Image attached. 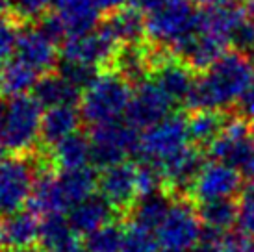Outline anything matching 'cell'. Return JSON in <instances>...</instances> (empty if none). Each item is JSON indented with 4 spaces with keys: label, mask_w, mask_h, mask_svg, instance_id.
Returning <instances> with one entry per match:
<instances>
[{
    "label": "cell",
    "mask_w": 254,
    "mask_h": 252,
    "mask_svg": "<svg viewBox=\"0 0 254 252\" xmlns=\"http://www.w3.org/2000/svg\"><path fill=\"white\" fill-rule=\"evenodd\" d=\"M254 80V63L240 50L226 52L212 67L197 76L186 106L195 110L228 112L238 104Z\"/></svg>",
    "instance_id": "6da1fadb"
},
{
    "label": "cell",
    "mask_w": 254,
    "mask_h": 252,
    "mask_svg": "<svg viewBox=\"0 0 254 252\" xmlns=\"http://www.w3.org/2000/svg\"><path fill=\"white\" fill-rule=\"evenodd\" d=\"M132 95V84L127 78L121 76L117 70H100L80 95L78 110L82 113V121L91 128L117 123L123 117H127Z\"/></svg>",
    "instance_id": "7a4b0ae2"
},
{
    "label": "cell",
    "mask_w": 254,
    "mask_h": 252,
    "mask_svg": "<svg viewBox=\"0 0 254 252\" xmlns=\"http://www.w3.org/2000/svg\"><path fill=\"white\" fill-rule=\"evenodd\" d=\"M43 106L34 95L0 102V147L7 154H32L41 143Z\"/></svg>",
    "instance_id": "3957f363"
},
{
    "label": "cell",
    "mask_w": 254,
    "mask_h": 252,
    "mask_svg": "<svg viewBox=\"0 0 254 252\" xmlns=\"http://www.w3.org/2000/svg\"><path fill=\"white\" fill-rule=\"evenodd\" d=\"M49 169L52 165L41 148L32 154H7L0 158V217L26 208L37 176Z\"/></svg>",
    "instance_id": "277c9868"
},
{
    "label": "cell",
    "mask_w": 254,
    "mask_h": 252,
    "mask_svg": "<svg viewBox=\"0 0 254 252\" xmlns=\"http://www.w3.org/2000/svg\"><path fill=\"white\" fill-rule=\"evenodd\" d=\"M147 15V39L156 49L175 52L198 26L193 0H163Z\"/></svg>",
    "instance_id": "5b68a950"
},
{
    "label": "cell",
    "mask_w": 254,
    "mask_h": 252,
    "mask_svg": "<svg viewBox=\"0 0 254 252\" xmlns=\"http://www.w3.org/2000/svg\"><path fill=\"white\" fill-rule=\"evenodd\" d=\"M91 141V165L95 169H108L139 156L141 133L130 123H108L93 126L89 132Z\"/></svg>",
    "instance_id": "8992f818"
},
{
    "label": "cell",
    "mask_w": 254,
    "mask_h": 252,
    "mask_svg": "<svg viewBox=\"0 0 254 252\" xmlns=\"http://www.w3.org/2000/svg\"><path fill=\"white\" fill-rule=\"evenodd\" d=\"M204 232L197 206L190 196H177L167 217L154 232L160 249L190 252Z\"/></svg>",
    "instance_id": "52a82bcc"
},
{
    "label": "cell",
    "mask_w": 254,
    "mask_h": 252,
    "mask_svg": "<svg viewBox=\"0 0 254 252\" xmlns=\"http://www.w3.org/2000/svg\"><path fill=\"white\" fill-rule=\"evenodd\" d=\"M119 49V43L115 41L102 26H99L87 34L67 37L62 43L60 60L85 65V67H91L97 70H108L113 69Z\"/></svg>",
    "instance_id": "ba28073f"
},
{
    "label": "cell",
    "mask_w": 254,
    "mask_h": 252,
    "mask_svg": "<svg viewBox=\"0 0 254 252\" xmlns=\"http://www.w3.org/2000/svg\"><path fill=\"white\" fill-rule=\"evenodd\" d=\"M188 132V115L171 113L160 123L148 126L141 132L139 141V156L143 160L160 163L171 156L180 152L190 145Z\"/></svg>",
    "instance_id": "9c48e42d"
},
{
    "label": "cell",
    "mask_w": 254,
    "mask_h": 252,
    "mask_svg": "<svg viewBox=\"0 0 254 252\" xmlns=\"http://www.w3.org/2000/svg\"><path fill=\"white\" fill-rule=\"evenodd\" d=\"M206 156L212 161H221L243 171L254 156V139L249 121L230 115L221 135L206 148Z\"/></svg>",
    "instance_id": "30bf717a"
},
{
    "label": "cell",
    "mask_w": 254,
    "mask_h": 252,
    "mask_svg": "<svg viewBox=\"0 0 254 252\" xmlns=\"http://www.w3.org/2000/svg\"><path fill=\"white\" fill-rule=\"evenodd\" d=\"M99 193L113 206L123 221L139 198L137 189V163L123 161L99 171Z\"/></svg>",
    "instance_id": "8fae6325"
},
{
    "label": "cell",
    "mask_w": 254,
    "mask_h": 252,
    "mask_svg": "<svg viewBox=\"0 0 254 252\" xmlns=\"http://www.w3.org/2000/svg\"><path fill=\"white\" fill-rule=\"evenodd\" d=\"M245 188V176L240 169L221 161H206L197 180L190 189V198L195 204L215 198H236Z\"/></svg>",
    "instance_id": "7c38bea8"
},
{
    "label": "cell",
    "mask_w": 254,
    "mask_h": 252,
    "mask_svg": "<svg viewBox=\"0 0 254 252\" xmlns=\"http://www.w3.org/2000/svg\"><path fill=\"white\" fill-rule=\"evenodd\" d=\"M173 106L175 100L163 91L162 85L152 78H147L134 87L132 102L127 112V123L137 130H145L171 115Z\"/></svg>",
    "instance_id": "4fadbf2b"
},
{
    "label": "cell",
    "mask_w": 254,
    "mask_h": 252,
    "mask_svg": "<svg viewBox=\"0 0 254 252\" xmlns=\"http://www.w3.org/2000/svg\"><path fill=\"white\" fill-rule=\"evenodd\" d=\"M206 150L195 145H188L180 152L156 163L163 178V189L173 196H188L198 173L206 165Z\"/></svg>",
    "instance_id": "5bb4252c"
},
{
    "label": "cell",
    "mask_w": 254,
    "mask_h": 252,
    "mask_svg": "<svg viewBox=\"0 0 254 252\" xmlns=\"http://www.w3.org/2000/svg\"><path fill=\"white\" fill-rule=\"evenodd\" d=\"M198 19H200V15H198ZM228 45H230L228 39L213 34L212 30L204 28L200 24V21H198L197 30L171 54L180 58L193 70L204 72V70H208L213 63L217 62L219 58L225 56L226 52H228Z\"/></svg>",
    "instance_id": "9a60e30c"
},
{
    "label": "cell",
    "mask_w": 254,
    "mask_h": 252,
    "mask_svg": "<svg viewBox=\"0 0 254 252\" xmlns=\"http://www.w3.org/2000/svg\"><path fill=\"white\" fill-rule=\"evenodd\" d=\"M15 58L30 65L43 76L47 72H52V69H56L60 63L58 41L52 39L49 34H45L39 26L22 30L19 32Z\"/></svg>",
    "instance_id": "2e32d148"
},
{
    "label": "cell",
    "mask_w": 254,
    "mask_h": 252,
    "mask_svg": "<svg viewBox=\"0 0 254 252\" xmlns=\"http://www.w3.org/2000/svg\"><path fill=\"white\" fill-rule=\"evenodd\" d=\"M67 219H69L74 234L85 238L95 230L102 228L104 224L121 217L104 196L100 193H95L82 202H78L76 206H72L71 210L67 211Z\"/></svg>",
    "instance_id": "e0dca14e"
},
{
    "label": "cell",
    "mask_w": 254,
    "mask_h": 252,
    "mask_svg": "<svg viewBox=\"0 0 254 252\" xmlns=\"http://www.w3.org/2000/svg\"><path fill=\"white\" fill-rule=\"evenodd\" d=\"M115 41L123 45L145 43L147 39V15L134 6L115 9L100 24Z\"/></svg>",
    "instance_id": "ac0fdd59"
},
{
    "label": "cell",
    "mask_w": 254,
    "mask_h": 252,
    "mask_svg": "<svg viewBox=\"0 0 254 252\" xmlns=\"http://www.w3.org/2000/svg\"><path fill=\"white\" fill-rule=\"evenodd\" d=\"M56 17L65 30V35H82L97 28L102 11L95 0H56ZM65 37V39H67Z\"/></svg>",
    "instance_id": "d6986e66"
},
{
    "label": "cell",
    "mask_w": 254,
    "mask_h": 252,
    "mask_svg": "<svg viewBox=\"0 0 254 252\" xmlns=\"http://www.w3.org/2000/svg\"><path fill=\"white\" fill-rule=\"evenodd\" d=\"M82 123L84 121H82V113L78 110V106L65 104V106L47 108L43 112V121H41L43 148L54 147L60 141H64L65 137L76 133Z\"/></svg>",
    "instance_id": "ffe728a7"
},
{
    "label": "cell",
    "mask_w": 254,
    "mask_h": 252,
    "mask_svg": "<svg viewBox=\"0 0 254 252\" xmlns=\"http://www.w3.org/2000/svg\"><path fill=\"white\" fill-rule=\"evenodd\" d=\"M175 198L177 196H173L165 189L150 193V195L139 196L137 202L134 204V208L128 213V217L125 219V223L154 234L160 228V224L163 223V219L167 217Z\"/></svg>",
    "instance_id": "44dd1931"
},
{
    "label": "cell",
    "mask_w": 254,
    "mask_h": 252,
    "mask_svg": "<svg viewBox=\"0 0 254 252\" xmlns=\"http://www.w3.org/2000/svg\"><path fill=\"white\" fill-rule=\"evenodd\" d=\"M47 156L54 171H71L91 165V141L89 133L76 132L47 148Z\"/></svg>",
    "instance_id": "7402d4cb"
},
{
    "label": "cell",
    "mask_w": 254,
    "mask_h": 252,
    "mask_svg": "<svg viewBox=\"0 0 254 252\" xmlns=\"http://www.w3.org/2000/svg\"><path fill=\"white\" fill-rule=\"evenodd\" d=\"M58 182L67 210H71L72 206L85 200L87 196L95 195V191L99 189V169L85 165L71 171H58Z\"/></svg>",
    "instance_id": "603a6c76"
},
{
    "label": "cell",
    "mask_w": 254,
    "mask_h": 252,
    "mask_svg": "<svg viewBox=\"0 0 254 252\" xmlns=\"http://www.w3.org/2000/svg\"><path fill=\"white\" fill-rule=\"evenodd\" d=\"M41 215L30 206L4 217V234L9 249L34 247L39 241L41 232Z\"/></svg>",
    "instance_id": "cb8c5ba5"
},
{
    "label": "cell",
    "mask_w": 254,
    "mask_h": 252,
    "mask_svg": "<svg viewBox=\"0 0 254 252\" xmlns=\"http://www.w3.org/2000/svg\"><path fill=\"white\" fill-rule=\"evenodd\" d=\"M230 119L228 112H213V110H195L188 115V132L191 145L208 148L225 130Z\"/></svg>",
    "instance_id": "d4e9b609"
},
{
    "label": "cell",
    "mask_w": 254,
    "mask_h": 252,
    "mask_svg": "<svg viewBox=\"0 0 254 252\" xmlns=\"http://www.w3.org/2000/svg\"><path fill=\"white\" fill-rule=\"evenodd\" d=\"M82 91L76 85H72L67 78H64L60 72H47L39 78L34 97L39 100L43 108H54V106L72 104L78 106Z\"/></svg>",
    "instance_id": "484cf974"
},
{
    "label": "cell",
    "mask_w": 254,
    "mask_h": 252,
    "mask_svg": "<svg viewBox=\"0 0 254 252\" xmlns=\"http://www.w3.org/2000/svg\"><path fill=\"white\" fill-rule=\"evenodd\" d=\"M195 206L206 230L226 234L232 232V228L238 224V198H215L198 202Z\"/></svg>",
    "instance_id": "4316f807"
},
{
    "label": "cell",
    "mask_w": 254,
    "mask_h": 252,
    "mask_svg": "<svg viewBox=\"0 0 254 252\" xmlns=\"http://www.w3.org/2000/svg\"><path fill=\"white\" fill-rule=\"evenodd\" d=\"M41 74L34 70L30 65H26L21 60H7L4 67L0 69V82H2V91L7 97H17V95H28V91L36 89Z\"/></svg>",
    "instance_id": "83f0119b"
},
{
    "label": "cell",
    "mask_w": 254,
    "mask_h": 252,
    "mask_svg": "<svg viewBox=\"0 0 254 252\" xmlns=\"http://www.w3.org/2000/svg\"><path fill=\"white\" fill-rule=\"evenodd\" d=\"M76 241V234L65 213H52L41 219V232L37 245L45 252H56Z\"/></svg>",
    "instance_id": "f1b7e54d"
},
{
    "label": "cell",
    "mask_w": 254,
    "mask_h": 252,
    "mask_svg": "<svg viewBox=\"0 0 254 252\" xmlns=\"http://www.w3.org/2000/svg\"><path fill=\"white\" fill-rule=\"evenodd\" d=\"M125 236H127V223L123 219H115L89 236H85L84 249L85 252H121Z\"/></svg>",
    "instance_id": "f546056e"
},
{
    "label": "cell",
    "mask_w": 254,
    "mask_h": 252,
    "mask_svg": "<svg viewBox=\"0 0 254 252\" xmlns=\"http://www.w3.org/2000/svg\"><path fill=\"white\" fill-rule=\"evenodd\" d=\"M238 232L247 239L254 238V184H247L238 195Z\"/></svg>",
    "instance_id": "4dcf8cb0"
},
{
    "label": "cell",
    "mask_w": 254,
    "mask_h": 252,
    "mask_svg": "<svg viewBox=\"0 0 254 252\" xmlns=\"http://www.w3.org/2000/svg\"><path fill=\"white\" fill-rule=\"evenodd\" d=\"M121 252H160V245L152 232L127 224V236Z\"/></svg>",
    "instance_id": "1f68e13d"
},
{
    "label": "cell",
    "mask_w": 254,
    "mask_h": 252,
    "mask_svg": "<svg viewBox=\"0 0 254 252\" xmlns=\"http://www.w3.org/2000/svg\"><path fill=\"white\" fill-rule=\"evenodd\" d=\"M56 0H9V9L15 21L43 19Z\"/></svg>",
    "instance_id": "d6a6232c"
},
{
    "label": "cell",
    "mask_w": 254,
    "mask_h": 252,
    "mask_svg": "<svg viewBox=\"0 0 254 252\" xmlns=\"http://www.w3.org/2000/svg\"><path fill=\"white\" fill-rule=\"evenodd\" d=\"M17 24L13 17H2L0 19V63H6L15 54L17 49Z\"/></svg>",
    "instance_id": "836d02e7"
},
{
    "label": "cell",
    "mask_w": 254,
    "mask_h": 252,
    "mask_svg": "<svg viewBox=\"0 0 254 252\" xmlns=\"http://www.w3.org/2000/svg\"><path fill=\"white\" fill-rule=\"evenodd\" d=\"M232 41L240 52L247 54V56L254 54V15L247 13V17L240 24V28L236 30Z\"/></svg>",
    "instance_id": "e575fe53"
},
{
    "label": "cell",
    "mask_w": 254,
    "mask_h": 252,
    "mask_svg": "<svg viewBox=\"0 0 254 252\" xmlns=\"http://www.w3.org/2000/svg\"><path fill=\"white\" fill-rule=\"evenodd\" d=\"M236 115L245 121H254V80L236 104Z\"/></svg>",
    "instance_id": "d590c367"
},
{
    "label": "cell",
    "mask_w": 254,
    "mask_h": 252,
    "mask_svg": "<svg viewBox=\"0 0 254 252\" xmlns=\"http://www.w3.org/2000/svg\"><path fill=\"white\" fill-rule=\"evenodd\" d=\"M128 0H95V4L99 6V9L102 13H112L115 9H119V7H125L127 6Z\"/></svg>",
    "instance_id": "8d00e7d4"
},
{
    "label": "cell",
    "mask_w": 254,
    "mask_h": 252,
    "mask_svg": "<svg viewBox=\"0 0 254 252\" xmlns=\"http://www.w3.org/2000/svg\"><path fill=\"white\" fill-rule=\"evenodd\" d=\"M197 6H202L204 9H210V7H219V6H226V4H232L236 0H193Z\"/></svg>",
    "instance_id": "74e56055"
},
{
    "label": "cell",
    "mask_w": 254,
    "mask_h": 252,
    "mask_svg": "<svg viewBox=\"0 0 254 252\" xmlns=\"http://www.w3.org/2000/svg\"><path fill=\"white\" fill-rule=\"evenodd\" d=\"M241 173H243V176L249 180V184H254V156L251 158V161L245 165V169H243Z\"/></svg>",
    "instance_id": "f35d334b"
},
{
    "label": "cell",
    "mask_w": 254,
    "mask_h": 252,
    "mask_svg": "<svg viewBox=\"0 0 254 252\" xmlns=\"http://www.w3.org/2000/svg\"><path fill=\"white\" fill-rule=\"evenodd\" d=\"M56 252H85V249H84V243H80L76 239L74 243L64 247V249H60V251H56Z\"/></svg>",
    "instance_id": "ab89813d"
},
{
    "label": "cell",
    "mask_w": 254,
    "mask_h": 252,
    "mask_svg": "<svg viewBox=\"0 0 254 252\" xmlns=\"http://www.w3.org/2000/svg\"><path fill=\"white\" fill-rule=\"evenodd\" d=\"M7 241H6V234H4V221L0 217V252H6Z\"/></svg>",
    "instance_id": "60d3db41"
},
{
    "label": "cell",
    "mask_w": 254,
    "mask_h": 252,
    "mask_svg": "<svg viewBox=\"0 0 254 252\" xmlns=\"http://www.w3.org/2000/svg\"><path fill=\"white\" fill-rule=\"evenodd\" d=\"M6 252H45L39 245H34V247H21V249H9Z\"/></svg>",
    "instance_id": "b9f144b4"
},
{
    "label": "cell",
    "mask_w": 254,
    "mask_h": 252,
    "mask_svg": "<svg viewBox=\"0 0 254 252\" xmlns=\"http://www.w3.org/2000/svg\"><path fill=\"white\" fill-rule=\"evenodd\" d=\"M245 252H254V238L247 239V249H245Z\"/></svg>",
    "instance_id": "7bdbcfd3"
},
{
    "label": "cell",
    "mask_w": 254,
    "mask_h": 252,
    "mask_svg": "<svg viewBox=\"0 0 254 252\" xmlns=\"http://www.w3.org/2000/svg\"><path fill=\"white\" fill-rule=\"evenodd\" d=\"M160 252H180V251H165V249H162Z\"/></svg>",
    "instance_id": "ee69618b"
},
{
    "label": "cell",
    "mask_w": 254,
    "mask_h": 252,
    "mask_svg": "<svg viewBox=\"0 0 254 252\" xmlns=\"http://www.w3.org/2000/svg\"><path fill=\"white\" fill-rule=\"evenodd\" d=\"M251 132H253V139H254V123H253V126H251Z\"/></svg>",
    "instance_id": "f6af8a7d"
},
{
    "label": "cell",
    "mask_w": 254,
    "mask_h": 252,
    "mask_svg": "<svg viewBox=\"0 0 254 252\" xmlns=\"http://www.w3.org/2000/svg\"><path fill=\"white\" fill-rule=\"evenodd\" d=\"M2 93H4V91H2V82H0V95H2Z\"/></svg>",
    "instance_id": "bcb514c9"
}]
</instances>
